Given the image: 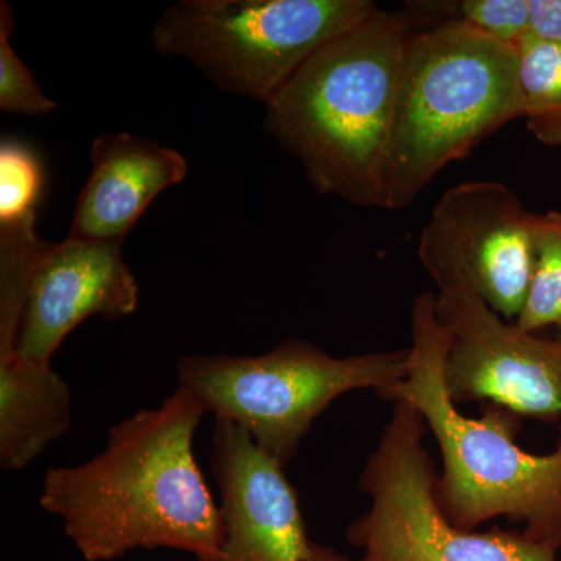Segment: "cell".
Returning a JSON list of instances; mask_svg holds the SVG:
<instances>
[{
    "mask_svg": "<svg viewBox=\"0 0 561 561\" xmlns=\"http://www.w3.org/2000/svg\"><path fill=\"white\" fill-rule=\"evenodd\" d=\"M186 175L187 161L171 147L131 133H101L91 146V173L68 239L124 243L151 202Z\"/></svg>",
    "mask_w": 561,
    "mask_h": 561,
    "instance_id": "cell-12",
    "label": "cell"
},
{
    "mask_svg": "<svg viewBox=\"0 0 561 561\" xmlns=\"http://www.w3.org/2000/svg\"><path fill=\"white\" fill-rule=\"evenodd\" d=\"M139 284L122 243L66 241L39 254L28 280L14 353L49 367L61 343L92 317L122 320L138 309Z\"/></svg>",
    "mask_w": 561,
    "mask_h": 561,
    "instance_id": "cell-10",
    "label": "cell"
},
{
    "mask_svg": "<svg viewBox=\"0 0 561 561\" xmlns=\"http://www.w3.org/2000/svg\"><path fill=\"white\" fill-rule=\"evenodd\" d=\"M376 10L371 0H180L151 44L219 90L267 105L317 50Z\"/></svg>",
    "mask_w": 561,
    "mask_h": 561,
    "instance_id": "cell-6",
    "label": "cell"
},
{
    "mask_svg": "<svg viewBox=\"0 0 561 561\" xmlns=\"http://www.w3.org/2000/svg\"><path fill=\"white\" fill-rule=\"evenodd\" d=\"M518 73L527 127L546 146H561V46L527 36Z\"/></svg>",
    "mask_w": 561,
    "mask_h": 561,
    "instance_id": "cell-14",
    "label": "cell"
},
{
    "mask_svg": "<svg viewBox=\"0 0 561 561\" xmlns=\"http://www.w3.org/2000/svg\"><path fill=\"white\" fill-rule=\"evenodd\" d=\"M449 335L445 382L454 402L489 400L516 415L561 416V337L545 341L505 323L460 283L437 287Z\"/></svg>",
    "mask_w": 561,
    "mask_h": 561,
    "instance_id": "cell-9",
    "label": "cell"
},
{
    "mask_svg": "<svg viewBox=\"0 0 561 561\" xmlns=\"http://www.w3.org/2000/svg\"><path fill=\"white\" fill-rule=\"evenodd\" d=\"M449 20L519 49L529 36V0H463Z\"/></svg>",
    "mask_w": 561,
    "mask_h": 561,
    "instance_id": "cell-18",
    "label": "cell"
},
{
    "mask_svg": "<svg viewBox=\"0 0 561 561\" xmlns=\"http://www.w3.org/2000/svg\"><path fill=\"white\" fill-rule=\"evenodd\" d=\"M205 408L176 389L161 405L114 424L105 448L76 467L49 468L39 505L58 516L87 561L136 549H175L219 561L225 529L194 453Z\"/></svg>",
    "mask_w": 561,
    "mask_h": 561,
    "instance_id": "cell-1",
    "label": "cell"
},
{
    "mask_svg": "<svg viewBox=\"0 0 561 561\" xmlns=\"http://www.w3.org/2000/svg\"><path fill=\"white\" fill-rule=\"evenodd\" d=\"M426 423L413 405L393 400V412L359 486L371 508L354 519L346 538L360 561H557L560 546L526 534H474L449 522L437 500L438 476L424 448Z\"/></svg>",
    "mask_w": 561,
    "mask_h": 561,
    "instance_id": "cell-7",
    "label": "cell"
},
{
    "mask_svg": "<svg viewBox=\"0 0 561 561\" xmlns=\"http://www.w3.org/2000/svg\"><path fill=\"white\" fill-rule=\"evenodd\" d=\"M534 268L516 327L530 332L557 327L561 337V213L534 217Z\"/></svg>",
    "mask_w": 561,
    "mask_h": 561,
    "instance_id": "cell-15",
    "label": "cell"
},
{
    "mask_svg": "<svg viewBox=\"0 0 561 561\" xmlns=\"http://www.w3.org/2000/svg\"><path fill=\"white\" fill-rule=\"evenodd\" d=\"M522 117L518 49L459 21L413 32L394 108L386 209L409 208L446 165Z\"/></svg>",
    "mask_w": 561,
    "mask_h": 561,
    "instance_id": "cell-4",
    "label": "cell"
},
{
    "mask_svg": "<svg viewBox=\"0 0 561 561\" xmlns=\"http://www.w3.org/2000/svg\"><path fill=\"white\" fill-rule=\"evenodd\" d=\"M306 561H348V559L335 552L334 549L312 542L311 553H309L308 560Z\"/></svg>",
    "mask_w": 561,
    "mask_h": 561,
    "instance_id": "cell-20",
    "label": "cell"
},
{
    "mask_svg": "<svg viewBox=\"0 0 561 561\" xmlns=\"http://www.w3.org/2000/svg\"><path fill=\"white\" fill-rule=\"evenodd\" d=\"M408 376L387 400H404L437 438L443 474L437 500L449 522L472 530L496 516L526 523L527 537L561 545V434L556 451L534 456L516 445L518 416L494 404L481 419L456 409L445 382L449 335L435 295H419L411 311Z\"/></svg>",
    "mask_w": 561,
    "mask_h": 561,
    "instance_id": "cell-3",
    "label": "cell"
},
{
    "mask_svg": "<svg viewBox=\"0 0 561 561\" xmlns=\"http://www.w3.org/2000/svg\"><path fill=\"white\" fill-rule=\"evenodd\" d=\"M529 36L561 46V0H529Z\"/></svg>",
    "mask_w": 561,
    "mask_h": 561,
    "instance_id": "cell-19",
    "label": "cell"
},
{
    "mask_svg": "<svg viewBox=\"0 0 561 561\" xmlns=\"http://www.w3.org/2000/svg\"><path fill=\"white\" fill-rule=\"evenodd\" d=\"M535 214L497 181H468L442 195L419 241L435 286L470 287L504 319H518L534 268Z\"/></svg>",
    "mask_w": 561,
    "mask_h": 561,
    "instance_id": "cell-8",
    "label": "cell"
},
{
    "mask_svg": "<svg viewBox=\"0 0 561 561\" xmlns=\"http://www.w3.org/2000/svg\"><path fill=\"white\" fill-rule=\"evenodd\" d=\"M41 168L35 154L14 140L0 144V224L35 213Z\"/></svg>",
    "mask_w": 561,
    "mask_h": 561,
    "instance_id": "cell-17",
    "label": "cell"
},
{
    "mask_svg": "<svg viewBox=\"0 0 561 561\" xmlns=\"http://www.w3.org/2000/svg\"><path fill=\"white\" fill-rule=\"evenodd\" d=\"M210 471L219 486L224 545L219 561H306V535L297 491L284 465L249 432L216 419Z\"/></svg>",
    "mask_w": 561,
    "mask_h": 561,
    "instance_id": "cell-11",
    "label": "cell"
},
{
    "mask_svg": "<svg viewBox=\"0 0 561 561\" xmlns=\"http://www.w3.org/2000/svg\"><path fill=\"white\" fill-rule=\"evenodd\" d=\"M69 382L49 367L0 353V468L21 471L72 427Z\"/></svg>",
    "mask_w": 561,
    "mask_h": 561,
    "instance_id": "cell-13",
    "label": "cell"
},
{
    "mask_svg": "<svg viewBox=\"0 0 561 561\" xmlns=\"http://www.w3.org/2000/svg\"><path fill=\"white\" fill-rule=\"evenodd\" d=\"M14 31L9 2H0V110L22 116H44L58 108L36 83L32 70L11 46Z\"/></svg>",
    "mask_w": 561,
    "mask_h": 561,
    "instance_id": "cell-16",
    "label": "cell"
},
{
    "mask_svg": "<svg viewBox=\"0 0 561 561\" xmlns=\"http://www.w3.org/2000/svg\"><path fill=\"white\" fill-rule=\"evenodd\" d=\"M409 350L334 357L305 341H286L257 356L181 357V389L206 413L231 421L286 467L313 421L348 391L387 398L408 376Z\"/></svg>",
    "mask_w": 561,
    "mask_h": 561,
    "instance_id": "cell-5",
    "label": "cell"
},
{
    "mask_svg": "<svg viewBox=\"0 0 561 561\" xmlns=\"http://www.w3.org/2000/svg\"><path fill=\"white\" fill-rule=\"evenodd\" d=\"M411 21L378 7L324 44L265 105L264 127L313 190L386 209L391 131Z\"/></svg>",
    "mask_w": 561,
    "mask_h": 561,
    "instance_id": "cell-2",
    "label": "cell"
}]
</instances>
